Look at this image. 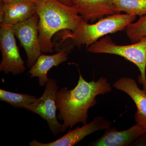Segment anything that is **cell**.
<instances>
[{
	"instance_id": "cell-1",
	"label": "cell",
	"mask_w": 146,
	"mask_h": 146,
	"mask_svg": "<svg viewBox=\"0 0 146 146\" xmlns=\"http://www.w3.org/2000/svg\"><path fill=\"white\" fill-rule=\"evenodd\" d=\"M78 68L79 79L74 89L63 87L57 92L56 99V108L59 111L58 119L63 121L61 133L67 129H71L77 123H87L88 110L96 104V97L112 91L107 79L103 77L96 82L86 81Z\"/></svg>"
},
{
	"instance_id": "cell-2",
	"label": "cell",
	"mask_w": 146,
	"mask_h": 146,
	"mask_svg": "<svg viewBox=\"0 0 146 146\" xmlns=\"http://www.w3.org/2000/svg\"><path fill=\"white\" fill-rule=\"evenodd\" d=\"M36 4L42 52H53V35L61 30L75 31L83 20L74 7L64 4L58 0H38Z\"/></svg>"
},
{
	"instance_id": "cell-3",
	"label": "cell",
	"mask_w": 146,
	"mask_h": 146,
	"mask_svg": "<svg viewBox=\"0 0 146 146\" xmlns=\"http://www.w3.org/2000/svg\"><path fill=\"white\" fill-rule=\"evenodd\" d=\"M136 16L117 13L102 18L95 24H90L82 20L80 26L74 32L64 30L61 42L72 39L73 44L80 48H86L108 34L125 30V28L136 19Z\"/></svg>"
},
{
	"instance_id": "cell-4",
	"label": "cell",
	"mask_w": 146,
	"mask_h": 146,
	"mask_svg": "<svg viewBox=\"0 0 146 146\" xmlns=\"http://www.w3.org/2000/svg\"><path fill=\"white\" fill-rule=\"evenodd\" d=\"M86 51L93 53L117 55L132 62L140 71L138 82L146 91V37L132 44L118 45L106 36L87 47Z\"/></svg>"
},
{
	"instance_id": "cell-5",
	"label": "cell",
	"mask_w": 146,
	"mask_h": 146,
	"mask_svg": "<svg viewBox=\"0 0 146 146\" xmlns=\"http://www.w3.org/2000/svg\"><path fill=\"white\" fill-rule=\"evenodd\" d=\"M13 25L0 24V50L2 59L0 71L13 75L22 74L26 68L16 44Z\"/></svg>"
},
{
	"instance_id": "cell-6",
	"label": "cell",
	"mask_w": 146,
	"mask_h": 146,
	"mask_svg": "<svg viewBox=\"0 0 146 146\" xmlns=\"http://www.w3.org/2000/svg\"><path fill=\"white\" fill-rule=\"evenodd\" d=\"M57 80L49 78L46 85L44 93L36 101L27 106V110L39 115L46 120L54 136L61 132L62 124L58 122L56 114V99L59 90Z\"/></svg>"
},
{
	"instance_id": "cell-7",
	"label": "cell",
	"mask_w": 146,
	"mask_h": 146,
	"mask_svg": "<svg viewBox=\"0 0 146 146\" xmlns=\"http://www.w3.org/2000/svg\"><path fill=\"white\" fill-rule=\"evenodd\" d=\"M39 17L37 13L31 18L13 25L15 36L27 55V66L31 69L42 54L39 40Z\"/></svg>"
},
{
	"instance_id": "cell-8",
	"label": "cell",
	"mask_w": 146,
	"mask_h": 146,
	"mask_svg": "<svg viewBox=\"0 0 146 146\" xmlns=\"http://www.w3.org/2000/svg\"><path fill=\"white\" fill-rule=\"evenodd\" d=\"M112 123L102 116H97L89 123L78 126L56 141L43 143L33 140L29 143L30 146H72L82 141L86 136L100 130H105L110 127Z\"/></svg>"
},
{
	"instance_id": "cell-9",
	"label": "cell",
	"mask_w": 146,
	"mask_h": 146,
	"mask_svg": "<svg viewBox=\"0 0 146 146\" xmlns=\"http://www.w3.org/2000/svg\"><path fill=\"white\" fill-rule=\"evenodd\" d=\"M84 21L94 23L104 16L121 13L113 0H71Z\"/></svg>"
},
{
	"instance_id": "cell-10",
	"label": "cell",
	"mask_w": 146,
	"mask_h": 146,
	"mask_svg": "<svg viewBox=\"0 0 146 146\" xmlns=\"http://www.w3.org/2000/svg\"><path fill=\"white\" fill-rule=\"evenodd\" d=\"M103 135L98 140L92 141L88 145L93 146H131L141 135L146 132V126L139 123L127 130L118 131L115 127L105 130Z\"/></svg>"
},
{
	"instance_id": "cell-11",
	"label": "cell",
	"mask_w": 146,
	"mask_h": 146,
	"mask_svg": "<svg viewBox=\"0 0 146 146\" xmlns=\"http://www.w3.org/2000/svg\"><path fill=\"white\" fill-rule=\"evenodd\" d=\"M36 13V4L34 2L15 0L2 2L0 6V22L1 24L14 25L28 20Z\"/></svg>"
},
{
	"instance_id": "cell-12",
	"label": "cell",
	"mask_w": 146,
	"mask_h": 146,
	"mask_svg": "<svg viewBox=\"0 0 146 146\" xmlns=\"http://www.w3.org/2000/svg\"><path fill=\"white\" fill-rule=\"evenodd\" d=\"M113 86L127 94L133 100L137 109L134 116L135 121L146 126V91L140 89L136 80L131 78L119 79L114 82Z\"/></svg>"
},
{
	"instance_id": "cell-13",
	"label": "cell",
	"mask_w": 146,
	"mask_h": 146,
	"mask_svg": "<svg viewBox=\"0 0 146 146\" xmlns=\"http://www.w3.org/2000/svg\"><path fill=\"white\" fill-rule=\"evenodd\" d=\"M69 50L70 48L66 47L55 54L40 55L35 64L30 69V77L31 78H38L39 86H45L49 79L48 77L49 71L68 60Z\"/></svg>"
},
{
	"instance_id": "cell-14",
	"label": "cell",
	"mask_w": 146,
	"mask_h": 146,
	"mask_svg": "<svg viewBox=\"0 0 146 146\" xmlns=\"http://www.w3.org/2000/svg\"><path fill=\"white\" fill-rule=\"evenodd\" d=\"M0 100L16 108L26 110L30 105L36 102L37 98L34 96L19 94L0 89Z\"/></svg>"
},
{
	"instance_id": "cell-15",
	"label": "cell",
	"mask_w": 146,
	"mask_h": 146,
	"mask_svg": "<svg viewBox=\"0 0 146 146\" xmlns=\"http://www.w3.org/2000/svg\"><path fill=\"white\" fill-rule=\"evenodd\" d=\"M120 12L131 16L146 15V0H113Z\"/></svg>"
},
{
	"instance_id": "cell-16",
	"label": "cell",
	"mask_w": 146,
	"mask_h": 146,
	"mask_svg": "<svg viewBox=\"0 0 146 146\" xmlns=\"http://www.w3.org/2000/svg\"><path fill=\"white\" fill-rule=\"evenodd\" d=\"M126 34L131 42L136 43L146 37V15L141 16L135 23H131L125 28Z\"/></svg>"
},
{
	"instance_id": "cell-17",
	"label": "cell",
	"mask_w": 146,
	"mask_h": 146,
	"mask_svg": "<svg viewBox=\"0 0 146 146\" xmlns=\"http://www.w3.org/2000/svg\"><path fill=\"white\" fill-rule=\"evenodd\" d=\"M131 146H146V132L137 138Z\"/></svg>"
},
{
	"instance_id": "cell-18",
	"label": "cell",
	"mask_w": 146,
	"mask_h": 146,
	"mask_svg": "<svg viewBox=\"0 0 146 146\" xmlns=\"http://www.w3.org/2000/svg\"><path fill=\"white\" fill-rule=\"evenodd\" d=\"M60 1V2L63 3L64 4L66 5L69 6H72V1L71 0H58Z\"/></svg>"
},
{
	"instance_id": "cell-19",
	"label": "cell",
	"mask_w": 146,
	"mask_h": 146,
	"mask_svg": "<svg viewBox=\"0 0 146 146\" xmlns=\"http://www.w3.org/2000/svg\"><path fill=\"white\" fill-rule=\"evenodd\" d=\"M0 1L2 2H7L11 1H15V0H0ZM27 1H31L36 3L38 0H27Z\"/></svg>"
}]
</instances>
